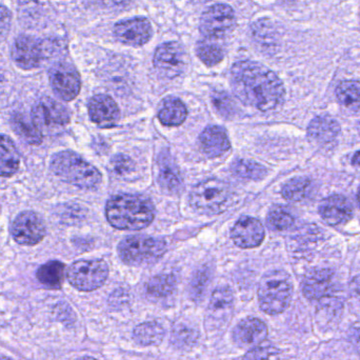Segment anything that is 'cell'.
<instances>
[{
  "instance_id": "obj_30",
  "label": "cell",
  "mask_w": 360,
  "mask_h": 360,
  "mask_svg": "<svg viewBox=\"0 0 360 360\" xmlns=\"http://www.w3.org/2000/svg\"><path fill=\"white\" fill-rule=\"evenodd\" d=\"M338 101L351 111H360V82L345 80L336 89Z\"/></svg>"
},
{
  "instance_id": "obj_44",
  "label": "cell",
  "mask_w": 360,
  "mask_h": 360,
  "mask_svg": "<svg viewBox=\"0 0 360 360\" xmlns=\"http://www.w3.org/2000/svg\"><path fill=\"white\" fill-rule=\"evenodd\" d=\"M352 162L355 166L360 167V151L357 152V153H355V155L353 156Z\"/></svg>"
},
{
  "instance_id": "obj_27",
  "label": "cell",
  "mask_w": 360,
  "mask_h": 360,
  "mask_svg": "<svg viewBox=\"0 0 360 360\" xmlns=\"http://www.w3.org/2000/svg\"><path fill=\"white\" fill-rule=\"evenodd\" d=\"M133 338L136 344L141 346H158L164 340L165 329L156 321L143 323L135 328Z\"/></svg>"
},
{
  "instance_id": "obj_16",
  "label": "cell",
  "mask_w": 360,
  "mask_h": 360,
  "mask_svg": "<svg viewBox=\"0 0 360 360\" xmlns=\"http://www.w3.org/2000/svg\"><path fill=\"white\" fill-rule=\"evenodd\" d=\"M335 289V274L329 269H314L302 281V292L311 302L329 297Z\"/></svg>"
},
{
  "instance_id": "obj_46",
  "label": "cell",
  "mask_w": 360,
  "mask_h": 360,
  "mask_svg": "<svg viewBox=\"0 0 360 360\" xmlns=\"http://www.w3.org/2000/svg\"><path fill=\"white\" fill-rule=\"evenodd\" d=\"M194 2H198V4H203V2L210 1V0H192Z\"/></svg>"
},
{
  "instance_id": "obj_17",
  "label": "cell",
  "mask_w": 360,
  "mask_h": 360,
  "mask_svg": "<svg viewBox=\"0 0 360 360\" xmlns=\"http://www.w3.org/2000/svg\"><path fill=\"white\" fill-rule=\"evenodd\" d=\"M268 336L266 323L255 317H247L233 330V340L243 349L255 348L264 344Z\"/></svg>"
},
{
  "instance_id": "obj_35",
  "label": "cell",
  "mask_w": 360,
  "mask_h": 360,
  "mask_svg": "<svg viewBox=\"0 0 360 360\" xmlns=\"http://www.w3.org/2000/svg\"><path fill=\"white\" fill-rule=\"evenodd\" d=\"M311 181L306 177H297L288 181L283 186V196L289 201H300L308 196L310 192Z\"/></svg>"
},
{
  "instance_id": "obj_43",
  "label": "cell",
  "mask_w": 360,
  "mask_h": 360,
  "mask_svg": "<svg viewBox=\"0 0 360 360\" xmlns=\"http://www.w3.org/2000/svg\"><path fill=\"white\" fill-rule=\"evenodd\" d=\"M105 1L113 4V6H126V4H130L132 0H105Z\"/></svg>"
},
{
  "instance_id": "obj_32",
  "label": "cell",
  "mask_w": 360,
  "mask_h": 360,
  "mask_svg": "<svg viewBox=\"0 0 360 360\" xmlns=\"http://www.w3.org/2000/svg\"><path fill=\"white\" fill-rule=\"evenodd\" d=\"M176 288V279L172 274H162L153 277L147 283V293L150 297L162 300L172 295Z\"/></svg>"
},
{
  "instance_id": "obj_23",
  "label": "cell",
  "mask_w": 360,
  "mask_h": 360,
  "mask_svg": "<svg viewBox=\"0 0 360 360\" xmlns=\"http://www.w3.org/2000/svg\"><path fill=\"white\" fill-rule=\"evenodd\" d=\"M340 132L338 120L330 116H319L311 122L308 128L309 137L319 145H328L335 141Z\"/></svg>"
},
{
  "instance_id": "obj_26",
  "label": "cell",
  "mask_w": 360,
  "mask_h": 360,
  "mask_svg": "<svg viewBox=\"0 0 360 360\" xmlns=\"http://www.w3.org/2000/svg\"><path fill=\"white\" fill-rule=\"evenodd\" d=\"M48 11L46 0H20V18L29 27L41 25Z\"/></svg>"
},
{
  "instance_id": "obj_9",
  "label": "cell",
  "mask_w": 360,
  "mask_h": 360,
  "mask_svg": "<svg viewBox=\"0 0 360 360\" xmlns=\"http://www.w3.org/2000/svg\"><path fill=\"white\" fill-rule=\"evenodd\" d=\"M70 112L55 99L44 97L32 109V120L41 132L63 128L70 122Z\"/></svg>"
},
{
  "instance_id": "obj_1",
  "label": "cell",
  "mask_w": 360,
  "mask_h": 360,
  "mask_svg": "<svg viewBox=\"0 0 360 360\" xmlns=\"http://www.w3.org/2000/svg\"><path fill=\"white\" fill-rule=\"evenodd\" d=\"M231 86L245 105L262 112L276 111L285 101V86L278 76L255 61H238L231 70Z\"/></svg>"
},
{
  "instance_id": "obj_12",
  "label": "cell",
  "mask_w": 360,
  "mask_h": 360,
  "mask_svg": "<svg viewBox=\"0 0 360 360\" xmlns=\"http://www.w3.org/2000/svg\"><path fill=\"white\" fill-rule=\"evenodd\" d=\"M153 63L155 69L165 77H177L186 67V51L179 42L160 44L154 54Z\"/></svg>"
},
{
  "instance_id": "obj_41",
  "label": "cell",
  "mask_w": 360,
  "mask_h": 360,
  "mask_svg": "<svg viewBox=\"0 0 360 360\" xmlns=\"http://www.w3.org/2000/svg\"><path fill=\"white\" fill-rule=\"evenodd\" d=\"M12 13L6 6L0 4V41L6 39L11 30Z\"/></svg>"
},
{
  "instance_id": "obj_36",
  "label": "cell",
  "mask_w": 360,
  "mask_h": 360,
  "mask_svg": "<svg viewBox=\"0 0 360 360\" xmlns=\"http://www.w3.org/2000/svg\"><path fill=\"white\" fill-rule=\"evenodd\" d=\"M268 224L275 231H285L294 224V217L287 207L276 205L268 214Z\"/></svg>"
},
{
  "instance_id": "obj_15",
  "label": "cell",
  "mask_w": 360,
  "mask_h": 360,
  "mask_svg": "<svg viewBox=\"0 0 360 360\" xmlns=\"http://www.w3.org/2000/svg\"><path fill=\"white\" fill-rule=\"evenodd\" d=\"M44 57L41 40L32 35H20L15 39L12 58L17 67L22 70L36 69L41 65Z\"/></svg>"
},
{
  "instance_id": "obj_2",
  "label": "cell",
  "mask_w": 360,
  "mask_h": 360,
  "mask_svg": "<svg viewBox=\"0 0 360 360\" xmlns=\"http://www.w3.org/2000/svg\"><path fill=\"white\" fill-rule=\"evenodd\" d=\"M105 214L114 228L139 231L151 224L155 210L151 200L143 195L118 194L108 200Z\"/></svg>"
},
{
  "instance_id": "obj_37",
  "label": "cell",
  "mask_w": 360,
  "mask_h": 360,
  "mask_svg": "<svg viewBox=\"0 0 360 360\" xmlns=\"http://www.w3.org/2000/svg\"><path fill=\"white\" fill-rule=\"evenodd\" d=\"M212 103L220 115L226 118L232 117L235 113V103L230 95L224 91H214L212 93Z\"/></svg>"
},
{
  "instance_id": "obj_29",
  "label": "cell",
  "mask_w": 360,
  "mask_h": 360,
  "mask_svg": "<svg viewBox=\"0 0 360 360\" xmlns=\"http://www.w3.org/2000/svg\"><path fill=\"white\" fill-rule=\"evenodd\" d=\"M65 266L63 262L52 260L40 266L36 273L38 281L46 287L57 289L65 279Z\"/></svg>"
},
{
  "instance_id": "obj_8",
  "label": "cell",
  "mask_w": 360,
  "mask_h": 360,
  "mask_svg": "<svg viewBox=\"0 0 360 360\" xmlns=\"http://www.w3.org/2000/svg\"><path fill=\"white\" fill-rule=\"evenodd\" d=\"M236 17L234 10L226 4H216L201 15L199 29L207 39H221L234 30Z\"/></svg>"
},
{
  "instance_id": "obj_25",
  "label": "cell",
  "mask_w": 360,
  "mask_h": 360,
  "mask_svg": "<svg viewBox=\"0 0 360 360\" xmlns=\"http://www.w3.org/2000/svg\"><path fill=\"white\" fill-rule=\"evenodd\" d=\"M186 105L176 97L165 99L158 111V118L167 127L180 126L186 120Z\"/></svg>"
},
{
  "instance_id": "obj_39",
  "label": "cell",
  "mask_w": 360,
  "mask_h": 360,
  "mask_svg": "<svg viewBox=\"0 0 360 360\" xmlns=\"http://www.w3.org/2000/svg\"><path fill=\"white\" fill-rule=\"evenodd\" d=\"M112 170L120 176H126L134 171V162L124 154H117L111 160Z\"/></svg>"
},
{
  "instance_id": "obj_13",
  "label": "cell",
  "mask_w": 360,
  "mask_h": 360,
  "mask_svg": "<svg viewBox=\"0 0 360 360\" xmlns=\"http://www.w3.org/2000/svg\"><path fill=\"white\" fill-rule=\"evenodd\" d=\"M234 296L228 287H219L212 294L207 312V327L211 331H221L232 316Z\"/></svg>"
},
{
  "instance_id": "obj_34",
  "label": "cell",
  "mask_w": 360,
  "mask_h": 360,
  "mask_svg": "<svg viewBox=\"0 0 360 360\" xmlns=\"http://www.w3.org/2000/svg\"><path fill=\"white\" fill-rule=\"evenodd\" d=\"M231 169L236 176L243 179L260 180L266 174V168L253 160H235Z\"/></svg>"
},
{
  "instance_id": "obj_4",
  "label": "cell",
  "mask_w": 360,
  "mask_h": 360,
  "mask_svg": "<svg viewBox=\"0 0 360 360\" xmlns=\"http://www.w3.org/2000/svg\"><path fill=\"white\" fill-rule=\"evenodd\" d=\"M293 295L291 277L285 271L266 273L258 288L259 306L266 314L277 315L287 310Z\"/></svg>"
},
{
  "instance_id": "obj_48",
  "label": "cell",
  "mask_w": 360,
  "mask_h": 360,
  "mask_svg": "<svg viewBox=\"0 0 360 360\" xmlns=\"http://www.w3.org/2000/svg\"><path fill=\"white\" fill-rule=\"evenodd\" d=\"M357 200H359V207H360V186H359V193H357Z\"/></svg>"
},
{
  "instance_id": "obj_3",
  "label": "cell",
  "mask_w": 360,
  "mask_h": 360,
  "mask_svg": "<svg viewBox=\"0 0 360 360\" xmlns=\"http://www.w3.org/2000/svg\"><path fill=\"white\" fill-rule=\"evenodd\" d=\"M50 168L59 179L80 188L93 190L103 181L101 172L74 152L54 154L51 158Z\"/></svg>"
},
{
  "instance_id": "obj_19",
  "label": "cell",
  "mask_w": 360,
  "mask_h": 360,
  "mask_svg": "<svg viewBox=\"0 0 360 360\" xmlns=\"http://www.w3.org/2000/svg\"><path fill=\"white\" fill-rule=\"evenodd\" d=\"M158 181L160 188L169 195H177L184 188V179L177 165L167 150L160 153L158 160Z\"/></svg>"
},
{
  "instance_id": "obj_45",
  "label": "cell",
  "mask_w": 360,
  "mask_h": 360,
  "mask_svg": "<svg viewBox=\"0 0 360 360\" xmlns=\"http://www.w3.org/2000/svg\"><path fill=\"white\" fill-rule=\"evenodd\" d=\"M4 86H6V78H4V74L0 72V93L4 91Z\"/></svg>"
},
{
  "instance_id": "obj_24",
  "label": "cell",
  "mask_w": 360,
  "mask_h": 360,
  "mask_svg": "<svg viewBox=\"0 0 360 360\" xmlns=\"http://www.w3.org/2000/svg\"><path fill=\"white\" fill-rule=\"evenodd\" d=\"M20 156L10 137L0 134V176L8 177L18 171Z\"/></svg>"
},
{
  "instance_id": "obj_10",
  "label": "cell",
  "mask_w": 360,
  "mask_h": 360,
  "mask_svg": "<svg viewBox=\"0 0 360 360\" xmlns=\"http://www.w3.org/2000/svg\"><path fill=\"white\" fill-rule=\"evenodd\" d=\"M50 84L57 96L71 101L79 94L82 88L80 76L73 65L68 63H55L49 72Z\"/></svg>"
},
{
  "instance_id": "obj_49",
  "label": "cell",
  "mask_w": 360,
  "mask_h": 360,
  "mask_svg": "<svg viewBox=\"0 0 360 360\" xmlns=\"http://www.w3.org/2000/svg\"><path fill=\"white\" fill-rule=\"evenodd\" d=\"M0 360H12V359H8V357H0Z\"/></svg>"
},
{
  "instance_id": "obj_22",
  "label": "cell",
  "mask_w": 360,
  "mask_h": 360,
  "mask_svg": "<svg viewBox=\"0 0 360 360\" xmlns=\"http://www.w3.org/2000/svg\"><path fill=\"white\" fill-rule=\"evenodd\" d=\"M201 149L211 158H218L230 150L231 143L224 129L210 126L202 131L199 137Z\"/></svg>"
},
{
  "instance_id": "obj_47",
  "label": "cell",
  "mask_w": 360,
  "mask_h": 360,
  "mask_svg": "<svg viewBox=\"0 0 360 360\" xmlns=\"http://www.w3.org/2000/svg\"><path fill=\"white\" fill-rule=\"evenodd\" d=\"M79 360H96V359H93V357H82V359H80Z\"/></svg>"
},
{
  "instance_id": "obj_14",
  "label": "cell",
  "mask_w": 360,
  "mask_h": 360,
  "mask_svg": "<svg viewBox=\"0 0 360 360\" xmlns=\"http://www.w3.org/2000/svg\"><path fill=\"white\" fill-rule=\"evenodd\" d=\"M114 35L127 46H141L151 39L153 27L146 17H134L118 21L114 25Z\"/></svg>"
},
{
  "instance_id": "obj_6",
  "label": "cell",
  "mask_w": 360,
  "mask_h": 360,
  "mask_svg": "<svg viewBox=\"0 0 360 360\" xmlns=\"http://www.w3.org/2000/svg\"><path fill=\"white\" fill-rule=\"evenodd\" d=\"M231 201L230 188L218 179H207L194 186L190 195V205L195 211L216 215L228 207Z\"/></svg>"
},
{
  "instance_id": "obj_42",
  "label": "cell",
  "mask_w": 360,
  "mask_h": 360,
  "mask_svg": "<svg viewBox=\"0 0 360 360\" xmlns=\"http://www.w3.org/2000/svg\"><path fill=\"white\" fill-rule=\"evenodd\" d=\"M351 290H352L355 297L360 302V276H356L353 279L352 283H351Z\"/></svg>"
},
{
  "instance_id": "obj_31",
  "label": "cell",
  "mask_w": 360,
  "mask_h": 360,
  "mask_svg": "<svg viewBox=\"0 0 360 360\" xmlns=\"http://www.w3.org/2000/svg\"><path fill=\"white\" fill-rule=\"evenodd\" d=\"M196 54L207 67H214V65H218L221 63L224 57L221 46H219L215 40L207 39V38L197 42Z\"/></svg>"
},
{
  "instance_id": "obj_21",
  "label": "cell",
  "mask_w": 360,
  "mask_h": 360,
  "mask_svg": "<svg viewBox=\"0 0 360 360\" xmlns=\"http://www.w3.org/2000/svg\"><path fill=\"white\" fill-rule=\"evenodd\" d=\"M319 213L327 224L340 226L353 217L352 205L346 197L333 195L321 202Z\"/></svg>"
},
{
  "instance_id": "obj_18",
  "label": "cell",
  "mask_w": 360,
  "mask_h": 360,
  "mask_svg": "<svg viewBox=\"0 0 360 360\" xmlns=\"http://www.w3.org/2000/svg\"><path fill=\"white\" fill-rule=\"evenodd\" d=\"M264 234L262 222L248 216L239 218L231 231V237L235 245L243 249H252L262 245Z\"/></svg>"
},
{
  "instance_id": "obj_7",
  "label": "cell",
  "mask_w": 360,
  "mask_h": 360,
  "mask_svg": "<svg viewBox=\"0 0 360 360\" xmlns=\"http://www.w3.org/2000/svg\"><path fill=\"white\" fill-rule=\"evenodd\" d=\"M109 276V266L103 260H78L68 270L69 283L79 291L91 292L101 288Z\"/></svg>"
},
{
  "instance_id": "obj_33",
  "label": "cell",
  "mask_w": 360,
  "mask_h": 360,
  "mask_svg": "<svg viewBox=\"0 0 360 360\" xmlns=\"http://www.w3.org/2000/svg\"><path fill=\"white\" fill-rule=\"evenodd\" d=\"M198 331L186 321H179L173 328L172 344L179 349H190L198 340Z\"/></svg>"
},
{
  "instance_id": "obj_28",
  "label": "cell",
  "mask_w": 360,
  "mask_h": 360,
  "mask_svg": "<svg viewBox=\"0 0 360 360\" xmlns=\"http://www.w3.org/2000/svg\"><path fill=\"white\" fill-rule=\"evenodd\" d=\"M11 124L15 132L30 145L38 146L42 143V132L33 120H29L22 114L16 113L13 115Z\"/></svg>"
},
{
  "instance_id": "obj_20",
  "label": "cell",
  "mask_w": 360,
  "mask_h": 360,
  "mask_svg": "<svg viewBox=\"0 0 360 360\" xmlns=\"http://www.w3.org/2000/svg\"><path fill=\"white\" fill-rule=\"evenodd\" d=\"M89 115L91 120L101 128H109L120 120V109L113 98L99 94L91 98L89 103Z\"/></svg>"
},
{
  "instance_id": "obj_38",
  "label": "cell",
  "mask_w": 360,
  "mask_h": 360,
  "mask_svg": "<svg viewBox=\"0 0 360 360\" xmlns=\"http://www.w3.org/2000/svg\"><path fill=\"white\" fill-rule=\"evenodd\" d=\"M281 352L276 347L272 345H260L251 349L247 354L243 356V360H279Z\"/></svg>"
},
{
  "instance_id": "obj_11",
  "label": "cell",
  "mask_w": 360,
  "mask_h": 360,
  "mask_svg": "<svg viewBox=\"0 0 360 360\" xmlns=\"http://www.w3.org/2000/svg\"><path fill=\"white\" fill-rule=\"evenodd\" d=\"M11 233L19 245H35L46 236V224L35 212L25 211L15 218Z\"/></svg>"
},
{
  "instance_id": "obj_40",
  "label": "cell",
  "mask_w": 360,
  "mask_h": 360,
  "mask_svg": "<svg viewBox=\"0 0 360 360\" xmlns=\"http://www.w3.org/2000/svg\"><path fill=\"white\" fill-rule=\"evenodd\" d=\"M207 283H209V272L207 270L199 271L195 275L192 281V295L196 300L202 296L203 292L207 289Z\"/></svg>"
},
{
  "instance_id": "obj_5",
  "label": "cell",
  "mask_w": 360,
  "mask_h": 360,
  "mask_svg": "<svg viewBox=\"0 0 360 360\" xmlns=\"http://www.w3.org/2000/svg\"><path fill=\"white\" fill-rule=\"evenodd\" d=\"M167 245L162 239L149 236H130L120 241L118 254L130 266H148L164 256Z\"/></svg>"
}]
</instances>
